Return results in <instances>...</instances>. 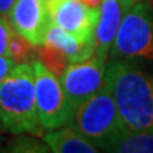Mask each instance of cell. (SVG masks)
I'll return each mask as SVG.
<instances>
[{
	"instance_id": "6da1fadb",
	"label": "cell",
	"mask_w": 153,
	"mask_h": 153,
	"mask_svg": "<svg viewBox=\"0 0 153 153\" xmlns=\"http://www.w3.org/2000/svg\"><path fill=\"white\" fill-rule=\"evenodd\" d=\"M105 82L116 103L124 130L153 129V75L114 59L106 68Z\"/></svg>"
},
{
	"instance_id": "7a4b0ae2",
	"label": "cell",
	"mask_w": 153,
	"mask_h": 153,
	"mask_svg": "<svg viewBox=\"0 0 153 153\" xmlns=\"http://www.w3.org/2000/svg\"><path fill=\"white\" fill-rule=\"evenodd\" d=\"M0 120L12 134L44 135L35 93L32 63L16 64L0 83Z\"/></svg>"
},
{
	"instance_id": "3957f363",
	"label": "cell",
	"mask_w": 153,
	"mask_h": 153,
	"mask_svg": "<svg viewBox=\"0 0 153 153\" xmlns=\"http://www.w3.org/2000/svg\"><path fill=\"white\" fill-rule=\"evenodd\" d=\"M69 125H73L101 149L124 130L116 103L106 82L92 97L76 107Z\"/></svg>"
},
{
	"instance_id": "277c9868",
	"label": "cell",
	"mask_w": 153,
	"mask_h": 153,
	"mask_svg": "<svg viewBox=\"0 0 153 153\" xmlns=\"http://www.w3.org/2000/svg\"><path fill=\"white\" fill-rule=\"evenodd\" d=\"M110 52L114 59L153 61V13L146 0L124 14Z\"/></svg>"
},
{
	"instance_id": "5b68a950",
	"label": "cell",
	"mask_w": 153,
	"mask_h": 153,
	"mask_svg": "<svg viewBox=\"0 0 153 153\" xmlns=\"http://www.w3.org/2000/svg\"><path fill=\"white\" fill-rule=\"evenodd\" d=\"M35 93L38 117L45 129H57L69 124L71 110L66 101L60 78L50 71L40 60H33Z\"/></svg>"
},
{
	"instance_id": "8992f818",
	"label": "cell",
	"mask_w": 153,
	"mask_h": 153,
	"mask_svg": "<svg viewBox=\"0 0 153 153\" xmlns=\"http://www.w3.org/2000/svg\"><path fill=\"white\" fill-rule=\"evenodd\" d=\"M106 61V59L94 54L87 60L70 63L66 66L60 76V83L63 85L71 114L103 87L107 68Z\"/></svg>"
},
{
	"instance_id": "52a82bcc",
	"label": "cell",
	"mask_w": 153,
	"mask_h": 153,
	"mask_svg": "<svg viewBox=\"0 0 153 153\" xmlns=\"http://www.w3.org/2000/svg\"><path fill=\"white\" fill-rule=\"evenodd\" d=\"M51 21L79 40H94L100 7H89L82 0H47Z\"/></svg>"
},
{
	"instance_id": "ba28073f",
	"label": "cell",
	"mask_w": 153,
	"mask_h": 153,
	"mask_svg": "<svg viewBox=\"0 0 153 153\" xmlns=\"http://www.w3.org/2000/svg\"><path fill=\"white\" fill-rule=\"evenodd\" d=\"M8 17L17 33L36 46L44 45L52 23L47 0H16Z\"/></svg>"
},
{
	"instance_id": "9c48e42d",
	"label": "cell",
	"mask_w": 153,
	"mask_h": 153,
	"mask_svg": "<svg viewBox=\"0 0 153 153\" xmlns=\"http://www.w3.org/2000/svg\"><path fill=\"white\" fill-rule=\"evenodd\" d=\"M125 9L119 0H101L100 1V17L94 30L96 55L107 60L112 42L125 14Z\"/></svg>"
},
{
	"instance_id": "30bf717a",
	"label": "cell",
	"mask_w": 153,
	"mask_h": 153,
	"mask_svg": "<svg viewBox=\"0 0 153 153\" xmlns=\"http://www.w3.org/2000/svg\"><path fill=\"white\" fill-rule=\"evenodd\" d=\"M44 45L54 46L68 56L69 63H78L94 55V40H79L78 37L66 32L61 27L51 23L46 33Z\"/></svg>"
},
{
	"instance_id": "8fae6325",
	"label": "cell",
	"mask_w": 153,
	"mask_h": 153,
	"mask_svg": "<svg viewBox=\"0 0 153 153\" xmlns=\"http://www.w3.org/2000/svg\"><path fill=\"white\" fill-rule=\"evenodd\" d=\"M44 142L55 153H96L98 149L73 125L50 129L44 134Z\"/></svg>"
},
{
	"instance_id": "7c38bea8",
	"label": "cell",
	"mask_w": 153,
	"mask_h": 153,
	"mask_svg": "<svg viewBox=\"0 0 153 153\" xmlns=\"http://www.w3.org/2000/svg\"><path fill=\"white\" fill-rule=\"evenodd\" d=\"M106 152L153 153V129L123 130L102 148Z\"/></svg>"
},
{
	"instance_id": "4fadbf2b",
	"label": "cell",
	"mask_w": 153,
	"mask_h": 153,
	"mask_svg": "<svg viewBox=\"0 0 153 153\" xmlns=\"http://www.w3.org/2000/svg\"><path fill=\"white\" fill-rule=\"evenodd\" d=\"M37 55H38V60L50 71H52L57 78H60L63 75L66 66L70 64L68 56L61 50L56 49L54 46H49V45L38 46Z\"/></svg>"
},
{
	"instance_id": "5bb4252c",
	"label": "cell",
	"mask_w": 153,
	"mask_h": 153,
	"mask_svg": "<svg viewBox=\"0 0 153 153\" xmlns=\"http://www.w3.org/2000/svg\"><path fill=\"white\" fill-rule=\"evenodd\" d=\"M36 47L38 46L33 45L27 38L14 31L9 41V57H12L16 64L28 63L35 57Z\"/></svg>"
},
{
	"instance_id": "9a60e30c",
	"label": "cell",
	"mask_w": 153,
	"mask_h": 153,
	"mask_svg": "<svg viewBox=\"0 0 153 153\" xmlns=\"http://www.w3.org/2000/svg\"><path fill=\"white\" fill-rule=\"evenodd\" d=\"M19 135V134H18ZM5 152H19V153H44L49 152L50 148L44 142L41 143L36 138L28 137V135H19L17 138L8 143L7 149H3Z\"/></svg>"
},
{
	"instance_id": "2e32d148",
	"label": "cell",
	"mask_w": 153,
	"mask_h": 153,
	"mask_svg": "<svg viewBox=\"0 0 153 153\" xmlns=\"http://www.w3.org/2000/svg\"><path fill=\"white\" fill-rule=\"evenodd\" d=\"M14 30L7 16H0V56H9V41Z\"/></svg>"
},
{
	"instance_id": "e0dca14e",
	"label": "cell",
	"mask_w": 153,
	"mask_h": 153,
	"mask_svg": "<svg viewBox=\"0 0 153 153\" xmlns=\"http://www.w3.org/2000/svg\"><path fill=\"white\" fill-rule=\"evenodd\" d=\"M16 65L14 60L9 56H0V83L3 82V79L7 76V74L10 71V69Z\"/></svg>"
},
{
	"instance_id": "ac0fdd59",
	"label": "cell",
	"mask_w": 153,
	"mask_h": 153,
	"mask_svg": "<svg viewBox=\"0 0 153 153\" xmlns=\"http://www.w3.org/2000/svg\"><path fill=\"white\" fill-rule=\"evenodd\" d=\"M16 0H0V16H9Z\"/></svg>"
},
{
	"instance_id": "d6986e66",
	"label": "cell",
	"mask_w": 153,
	"mask_h": 153,
	"mask_svg": "<svg viewBox=\"0 0 153 153\" xmlns=\"http://www.w3.org/2000/svg\"><path fill=\"white\" fill-rule=\"evenodd\" d=\"M119 1L121 3V5L125 9V12H128L133 5H135V4L139 1H143V0H119Z\"/></svg>"
},
{
	"instance_id": "ffe728a7",
	"label": "cell",
	"mask_w": 153,
	"mask_h": 153,
	"mask_svg": "<svg viewBox=\"0 0 153 153\" xmlns=\"http://www.w3.org/2000/svg\"><path fill=\"white\" fill-rule=\"evenodd\" d=\"M82 1H84L89 7H100V1L101 0H82Z\"/></svg>"
},
{
	"instance_id": "44dd1931",
	"label": "cell",
	"mask_w": 153,
	"mask_h": 153,
	"mask_svg": "<svg viewBox=\"0 0 153 153\" xmlns=\"http://www.w3.org/2000/svg\"><path fill=\"white\" fill-rule=\"evenodd\" d=\"M7 131V129H5V126H4V124H3V121L0 120V142L3 140V135H4V133Z\"/></svg>"
}]
</instances>
